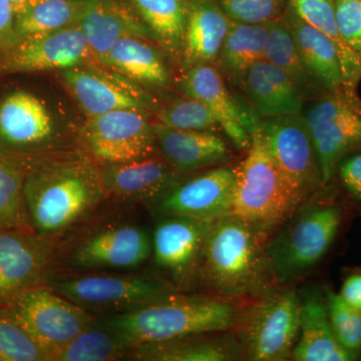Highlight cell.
<instances>
[{"label":"cell","instance_id":"obj_1","mask_svg":"<svg viewBox=\"0 0 361 361\" xmlns=\"http://www.w3.org/2000/svg\"><path fill=\"white\" fill-rule=\"evenodd\" d=\"M23 196L30 227L54 244L108 199L96 161L71 153L42 159L25 170Z\"/></svg>","mask_w":361,"mask_h":361},{"label":"cell","instance_id":"obj_2","mask_svg":"<svg viewBox=\"0 0 361 361\" xmlns=\"http://www.w3.org/2000/svg\"><path fill=\"white\" fill-rule=\"evenodd\" d=\"M266 240L233 214L215 221L197 265L202 282L226 298L258 297L274 288Z\"/></svg>","mask_w":361,"mask_h":361},{"label":"cell","instance_id":"obj_3","mask_svg":"<svg viewBox=\"0 0 361 361\" xmlns=\"http://www.w3.org/2000/svg\"><path fill=\"white\" fill-rule=\"evenodd\" d=\"M239 310L231 302L211 297L176 293L140 310L99 319L130 345L231 331Z\"/></svg>","mask_w":361,"mask_h":361},{"label":"cell","instance_id":"obj_4","mask_svg":"<svg viewBox=\"0 0 361 361\" xmlns=\"http://www.w3.org/2000/svg\"><path fill=\"white\" fill-rule=\"evenodd\" d=\"M325 187V186H324ZM324 187L303 202L265 248L277 284H286L312 270L326 256L343 221V208Z\"/></svg>","mask_w":361,"mask_h":361},{"label":"cell","instance_id":"obj_5","mask_svg":"<svg viewBox=\"0 0 361 361\" xmlns=\"http://www.w3.org/2000/svg\"><path fill=\"white\" fill-rule=\"evenodd\" d=\"M44 284L96 315L130 312L177 293L167 280L146 273H61L49 274Z\"/></svg>","mask_w":361,"mask_h":361},{"label":"cell","instance_id":"obj_6","mask_svg":"<svg viewBox=\"0 0 361 361\" xmlns=\"http://www.w3.org/2000/svg\"><path fill=\"white\" fill-rule=\"evenodd\" d=\"M299 206L271 159L258 127L245 159L238 165L233 215L268 239Z\"/></svg>","mask_w":361,"mask_h":361},{"label":"cell","instance_id":"obj_7","mask_svg":"<svg viewBox=\"0 0 361 361\" xmlns=\"http://www.w3.org/2000/svg\"><path fill=\"white\" fill-rule=\"evenodd\" d=\"M239 310L236 338L244 357L254 361L291 358L300 332L302 298L293 289H271Z\"/></svg>","mask_w":361,"mask_h":361},{"label":"cell","instance_id":"obj_8","mask_svg":"<svg viewBox=\"0 0 361 361\" xmlns=\"http://www.w3.org/2000/svg\"><path fill=\"white\" fill-rule=\"evenodd\" d=\"M259 132L300 205L324 187L317 154L302 115L262 118Z\"/></svg>","mask_w":361,"mask_h":361},{"label":"cell","instance_id":"obj_9","mask_svg":"<svg viewBox=\"0 0 361 361\" xmlns=\"http://www.w3.org/2000/svg\"><path fill=\"white\" fill-rule=\"evenodd\" d=\"M361 99L330 92L315 99L303 116L322 175L323 186L334 179L339 163L361 149Z\"/></svg>","mask_w":361,"mask_h":361},{"label":"cell","instance_id":"obj_10","mask_svg":"<svg viewBox=\"0 0 361 361\" xmlns=\"http://www.w3.org/2000/svg\"><path fill=\"white\" fill-rule=\"evenodd\" d=\"M80 141L97 165L126 163L159 153L153 122L148 114L118 110L90 116L80 130Z\"/></svg>","mask_w":361,"mask_h":361},{"label":"cell","instance_id":"obj_11","mask_svg":"<svg viewBox=\"0 0 361 361\" xmlns=\"http://www.w3.org/2000/svg\"><path fill=\"white\" fill-rule=\"evenodd\" d=\"M4 307V306H2ZM49 353L97 322V315L47 286L39 285L4 306Z\"/></svg>","mask_w":361,"mask_h":361},{"label":"cell","instance_id":"obj_12","mask_svg":"<svg viewBox=\"0 0 361 361\" xmlns=\"http://www.w3.org/2000/svg\"><path fill=\"white\" fill-rule=\"evenodd\" d=\"M152 255V237L142 226L116 222L94 228L71 245L66 263L75 272L130 271Z\"/></svg>","mask_w":361,"mask_h":361},{"label":"cell","instance_id":"obj_13","mask_svg":"<svg viewBox=\"0 0 361 361\" xmlns=\"http://www.w3.org/2000/svg\"><path fill=\"white\" fill-rule=\"evenodd\" d=\"M238 166L209 169L190 179L183 178L148 204L157 218L185 217L213 223L233 214Z\"/></svg>","mask_w":361,"mask_h":361},{"label":"cell","instance_id":"obj_14","mask_svg":"<svg viewBox=\"0 0 361 361\" xmlns=\"http://www.w3.org/2000/svg\"><path fill=\"white\" fill-rule=\"evenodd\" d=\"M54 245L32 227L0 229L1 307L28 289L44 284L54 265Z\"/></svg>","mask_w":361,"mask_h":361},{"label":"cell","instance_id":"obj_15","mask_svg":"<svg viewBox=\"0 0 361 361\" xmlns=\"http://www.w3.org/2000/svg\"><path fill=\"white\" fill-rule=\"evenodd\" d=\"M177 85L184 96L193 97L208 106L220 130L238 151H248L252 135L262 118L252 106L242 103L227 89L222 73L214 65L194 66L182 71Z\"/></svg>","mask_w":361,"mask_h":361},{"label":"cell","instance_id":"obj_16","mask_svg":"<svg viewBox=\"0 0 361 361\" xmlns=\"http://www.w3.org/2000/svg\"><path fill=\"white\" fill-rule=\"evenodd\" d=\"M94 61L84 33L78 25L58 32L20 39L4 54V73L65 71L87 66Z\"/></svg>","mask_w":361,"mask_h":361},{"label":"cell","instance_id":"obj_17","mask_svg":"<svg viewBox=\"0 0 361 361\" xmlns=\"http://www.w3.org/2000/svg\"><path fill=\"white\" fill-rule=\"evenodd\" d=\"M61 75L66 89L87 118L118 110L146 114L158 111L144 90L92 68L90 63L61 71Z\"/></svg>","mask_w":361,"mask_h":361},{"label":"cell","instance_id":"obj_18","mask_svg":"<svg viewBox=\"0 0 361 361\" xmlns=\"http://www.w3.org/2000/svg\"><path fill=\"white\" fill-rule=\"evenodd\" d=\"M106 198L123 202L155 201L183 179L182 173L155 155L126 161L99 165Z\"/></svg>","mask_w":361,"mask_h":361},{"label":"cell","instance_id":"obj_19","mask_svg":"<svg viewBox=\"0 0 361 361\" xmlns=\"http://www.w3.org/2000/svg\"><path fill=\"white\" fill-rule=\"evenodd\" d=\"M213 223L185 217L158 218L152 236V255L178 283L197 269L202 247Z\"/></svg>","mask_w":361,"mask_h":361},{"label":"cell","instance_id":"obj_20","mask_svg":"<svg viewBox=\"0 0 361 361\" xmlns=\"http://www.w3.org/2000/svg\"><path fill=\"white\" fill-rule=\"evenodd\" d=\"M77 25L99 65L120 39L139 37L155 44L149 28L134 9L120 0H82Z\"/></svg>","mask_w":361,"mask_h":361},{"label":"cell","instance_id":"obj_21","mask_svg":"<svg viewBox=\"0 0 361 361\" xmlns=\"http://www.w3.org/2000/svg\"><path fill=\"white\" fill-rule=\"evenodd\" d=\"M153 125L159 154L182 174L227 165L234 158L215 132L175 129L159 121Z\"/></svg>","mask_w":361,"mask_h":361},{"label":"cell","instance_id":"obj_22","mask_svg":"<svg viewBox=\"0 0 361 361\" xmlns=\"http://www.w3.org/2000/svg\"><path fill=\"white\" fill-rule=\"evenodd\" d=\"M51 114L33 94L18 90L0 104V142L13 149H39L54 139Z\"/></svg>","mask_w":361,"mask_h":361},{"label":"cell","instance_id":"obj_23","mask_svg":"<svg viewBox=\"0 0 361 361\" xmlns=\"http://www.w3.org/2000/svg\"><path fill=\"white\" fill-rule=\"evenodd\" d=\"M231 23L218 0H191L180 73L197 66H215Z\"/></svg>","mask_w":361,"mask_h":361},{"label":"cell","instance_id":"obj_24","mask_svg":"<svg viewBox=\"0 0 361 361\" xmlns=\"http://www.w3.org/2000/svg\"><path fill=\"white\" fill-rule=\"evenodd\" d=\"M240 87L261 118L302 114L305 97L283 71L265 59L247 71Z\"/></svg>","mask_w":361,"mask_h":361},{"label":"cell","instance_id":"obj_25","mask_svg":"<svg viewBox=\"0 0 361 361\" xmlns=\"http://www.w3.org/2000/svg\"><path fill=\"white\" fill-rule=\"evenodd\" d=\"M229 331L180 337L135 345L129 357L145 361H230L244 357L236 336Z\"/></svg>","mask_w":361,"mask_h":361},{"label":"cell","instance_id":"obj_26","mask_svg":"<svg viewBox=\"0 0 361 361\" xmlns=\"http://www.w3.org/2000/svg\"><path fill=\"white\" fill-rule=\"evenodd\" d=\"M292 360L297 361H353L356 356L337 341L330 323L324 291L302 299L300 332Z\"/></svg>","mask_w":361,"mask_h":361},{"label":"cell","instance_id":"obj_27","mask_svg":"<svg viewBox=\"0 0 361 361\" xmlns=\"http://www.w3.org/2000/svg\"><path fill=\"white\" fill-rule=\"evenodd\" d=\"M281 16L295 40L304 65L312 77L329 94L344 92L341 59L334 42L300 20L287 6Z\"/></svg>","mask_w":361,"mask_h":361},{"label":"cell","instance_id":"obj_28","mask_svg":"<svg viewBox=\"0 0 361 361\" xmlns=\"http://www.w3.org/2000/svg\"><path fill=\"white\" fill-rule=\"evenodd\" d=\"M160 49L149 40L126 37L111 47L101 66L137 84L165 87L171 75Z\"/></svg>","mask_w":361,"mask_h":361},{"label":"cell","instance_id":"obj_29","mask_svg":"<svg viewBox=\"0 0 361 361\" xmlns=\"http://www.w3.org/2000/svg\"><path fill=\"white\" fill-rule=\"evenodd\" d=\"M191 0H127L153 35L155 44L180 66Z\"/></svg>","mask_w":361,"mask_h":361},{"label":"cell","instance_id":"obj_30","mask_svg":"<svg viewBox=\"0 0 361 361\" xmlns=\"http://www.w3.org/2000/svg\"><path fill=\"white\" fill-rule=\"evenodd\" d=\"M267 28L268 23L232 20L215 63L223 78L232 85L241 87L247 71L264 59Z\"/></svg>","mask_w":361,"mask_h":361},{"label":"cell","instance_id":"obj_31","mask_svg":"<svg viewBox=\"0 0 361 361\" xmlns=\"http://www.w3.org/2000/svg\"><path fill=\"white\" fill-rule=\"evenodd\" d=\"M287 7L300 20L334 42L341 59L344 92L353 99L358 97L356 90L361 80L360 56L341 37L336 23L334 0H289Z\"/></svg>","mask_w":361,"mask_h":361},{"label":"cell","instance_id":"obj_32","mask_svg":"<svg viewBox=\"0 0 361 361\" xmlns=\"http://www.w3.org/2000/svg\"><path fill=\"white\" fill-rule=\"evenodd\" d=\"M264 59L283 71L305 99H317L329 94L304 65L295 40L281 16L268 23Z\"/></svg>","mask_w":361,"mask_h":361},{"label":"cell","instance_id":"obj_33","mask_svg":"<svg viewBox=\"0 0 361 361\" xmlns=\"http://www.w3.org/2000/svg\"><path fill=\"white\" fill-rule=\"evenodd\" d=\"M133 346L115 330L97 320L63 345L52 349L49 361H111L128 357Z\"/></svg>","mask_w":361,"mask_h":361},{"label":"cell","instance_id":"obj_34","mask_svg":"<svg viewBox=\"0 0 361 361\" xmlns=\"http://www.w3.org/2000/svg\"><path fill=\"white\" fill-rule=\"evenodd\" d=\"M82 0H37L16 16L20 39L77 25Z\"/></svg>","mask_w":361,"mask_h":361},{"label":"cell","instance_id":"obj_35","mask_svg":"<svg viewBox=\"0 0 361 361\" xmlns=\"http://www.w3.org/2000/svg\"><path fill=\"white\" fill-rule=\"evenodd\" d=\"M25 176L20 166L0 158V229L30 227L23 196Z\"/></svg>","mask_w":361,"mask_h":361},{"label":"cell","instance_id":"obj_36","mask_svg":"<svg viewBox=\"0 0 361 361\" xmlns=\"http://www.w3.org/2000/svg\"><path fill=\"white\" fill-rule=\"evenodd\" d=\"M0 361H49L47 349L4 306H0Z\"/></svg>","mask_w":361,"mask_h":361},{"label":"cell","instance_id":"obj_37","mask_svg":"<svg viewBox=\"0 0 361 361\" xmlns=\"http://www.w3.org/2000/svg\"><path fill=\"white\" fill-rule=\"evenodd\" d=\"M157 118L159 122L175 129L215 133L220 130L208 106L198 99L186 96L160 106L157 111Z\"/></svg>","mask_w":361,"mask_h":361},{"label":"cell","instance_id":"obj_38","mask_svg":"<svg viewBox=\"0 0 361 361\" xmlns=\"http://www.w3.org/2000/svg\"><path fill=\"white\" fill-rule=\"evenodd\" d=\"M325 300L332 330L339 344L351 355L361 356V311L348 305L339 293L324 288Z\"/></svg>","mask_w":361,"mask_h":361},{"label":"cell","instance_id":"obj_39","mask_svg":"<svg viewBox=\"0 0 361 361\" xmlns=\"http://www.w3.org/2000/svg\"><path fill=\"white\" fill-rule=\"evenodd\" d=\"M232 20L247 23H266L279 18L289 0H218Z\"/></svg>","mask_w":361,"mask_h":361},{"label":"cell","instance_id":"obj_40","mask_svg":"<svg viewBox=\"0 0 361 361\" xmlns=\"http://www.w3.org/2000/svg\"><path fill=\"white\" fill-rule=\"evenodd\" d=\"M334 11L341 37L358 54L361 51V0H334Z\"/></svg>","mask_w":361,"mask_h":361},{"label":"cell","instance_id":"obj_41","mask_svg":"<svg viewBox=\"0 0 361 361\" xmlns=\"http://www.w3.org/2000/svg\"><path fill=\"white\" fill-rule=\"evenodd\" d=\"M336 175L346 193L361 203V149L345 157L339 163Z\"/></svg>","mask_w":361,"mask_h":361},{"label":"cell","instance_id":"obj_42","mask_svg":"<svg viewBox=\"0 0 361 361\" xmlns=\"http://www.w3.org/2000/svg\"><path fill=\"white\" fill-rule=\"evenodd\" d=\"M16 27V13L8 0H0V54H6L20 42Z\"/></svg>","mask_w":361,"mask_h":361},{"label":"cell","instance_id":"obj_43","mask_svg":"<svg viewBox=\"0 0 361 361\" xmlns=\"http://www.w3.org/2000/svg\"><path fill=\"white\" fill-rule=\"evenodd\" d=\"M339 295L351 307L361 311V271L344 278Z\"/></svg>","mask_w":361,"mask_h":361},{"label":"cell","instance_id":"obj_44","mask_svg":"<svg viewBox=\"0 0 361 361\" xmlns=\"http://www.w3.org/2000/svg\"><path fill=\"white\" fill-rule=\"evenodd\" d=\"M13 6L14 13L16 16L25 11L27 7L32 6L37 0H8Z\"/></svg>","mask_w":361,"mask_h":361},{"label":"cell","instance_id":"obj_45","mask_svg":"<svg viewBox=\"0 0 361 361\" xmlns=\"http://www.w3.org/2000/svg\"><path fill=\"white\" fill-rule=\"evenodd\" d=\"M358 56H360V73H361V51L360 52H358Z\"/></svg>","mask_w":361,"mask_h":361},{"label":"cell","instance_id":"obj_46","mask_svg":"<svg viewBox=\"0 0 361 361\" xmlns=\"http://www.w3.org/2000/svg\"><path fill=\"white\" fill-rule=\"evenodd\" d=\"M360 106H361V103H360Z\"/></svg>","mask_w":361,"mask_h":361}]
</instances>
